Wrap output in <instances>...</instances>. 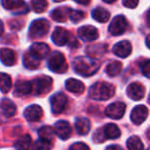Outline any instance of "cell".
Returning <instances> with one entry per match:
<instances>
[{"instance_id":"15","label":"cell","mask_w":150,"mask_h":150,"mask_svg":"<svg viewBox=\"0 0 150 150\" xmlns=\"http://www.w3.org/2000/svg\"><path fill=\"white\" fill-rule=\"evenodd\" d=\"M43 111L38 105H31L24 111V116L28 121H37L42 117Z\"/></svg>"},{"instance_id":"8","label":"cell","mask_w":150,"mask_h":150,"mask_svg":"<svg viewBox=\"0 0 150 150\" xmlns=\"http://www.w3.org/2000/svg\"><path fill=\"white\" fill-rule=\"evenodd\" d=\"M2 5L7 11H13L15 15L28 13V7L23 0H2Z\"/></svg>"},{"instance_id":"37","label":"cell","mask_w":150,"mask_h":150,"mask_svg":"<svg viewBox=\"0 0 150 150\" xmlns=\"http://www.w3.org/2000/svg\"><path fill=\"white\" fill-rule=\"evenodd\" d=\"M106 140L104 136V133H103V129H98V131L95 133V136H94V141L97 142V143H102Z\"/></svg>"},{"instance_id":"41","label":"cell","mask_w":150,"mask_h":150,"mask_svg":"<svg viewBox=\"0 0 150 150\" xmlns=\"http://www.w3.org/2000/svg\"><path fill=\"white\" fill-rule=\"evenodd\" d=\"M74 1H76L77 3H79V4H82V5H86L90 3L91 0H74Z\"/></svg>"},{"instance_id":"25","label":"cell","mask_w":150,"mask_h":150,"mask_svg":"<svg viewBox=\"0 0 150 150\" xmlns=\"http://www.w3.org/2000/svg\"><path fill=\"white\" fill-rule=\"evenodd\" d=\"M92 16L97 22H100V23H106L109 21V18H110V13L109 11H107L105 8L102 7H97L93 11Z\"/></svg>"},{"instance_id":"18","label":"cell","mask_w":150,"mask_h":150,"mask_svg":"<svg viewBox=\"0 0 150 150\" xmlns=\"http://www.w3.org/2000/svg\"><path fill=\"white\" fill-rule=\"evenodd\" d=\"M0 61L5 66H13L16 64V54L13 50L7 47H3L0 50Z\"/></svg>"},{"instance_id":"24","label":"cell","mask_w":150,"mask_h":150,"mask_svg":"<svg viewBox=\"0 0 150 150\" xmlns=\"http://www.w3.org/2000/svg\"><path fill=\"white\" fill-rule=\"evenodd\" d=\"M0 107L2 109V112L4 113V115L6 117H11L13 116L17 112V107H16L15 103L11 102L8 99H4L2 100L1 104H0Z\"/></svg>"},{"instance_id":"35","label":"cell","mask_w":150,"mask_h":150,"mask_svg":"<svg viewBox=\"0 0 150 150\" xmlns=\"http://www.w3.org/2000/svg\"><path fill=\"white\" fill-rule=\"evenodd\" d=\"M84 17H86V13H84L83 11H73V9H71L70 15H69V18H70V20L73 23H78V22H80L81 20H83Z\"/></svg>"},{"instance_id":"14","label":"cell","mask_w":150,"mask_h":150,"mask_svg":"<svg viewBox=\"0 0 150 150\" xmlns=\"http://www.w3.org/2000/svg\"><path fill=\"white\" fill-rule=\"evenodd\" d=\"M78 35L82 40L86 41H93L99 37V32L93 26H83L78 29Z\"/></svg>"},{"instance_id":"5","label":"cell","mask_w":150,"mask_h":150,"mask_svg":"<svg viewBox=\"0 0 150 150\" xmlns=\"http://www.w3.org/2000/svg\"><path fill=\"white\" fill-rule=\"evenodd\" d=\"M52 86V79L48 76H40L36 78L32 83V88L36 95H43L50 91Z\"/></svg>"},{"instance_id":"13","label":"cell","mask_w":150,"mask_h":150,"mask_svg":"<svg viewBox=\"0 0 150 150\" xmlns=\"http://www.w3.org/2000/svg\"><path fill=\"white\" fill-rule=\"evenodd\" d=\"M54 133L57 134L60 139L67 140L71 135V127L68 121L66 120H60L54 125Z\"/></svg>"},{"instance_id":"33","label":"cell","mask_w":150,"mask_h":150,"mask_svg":"<svg viewBox=\"0 0 150 150\" xmlns=\"http://www.w3.org/2000/svg\"><path fill=\"white\" fill-rule=\"evenodd\" d=\"M50 147H52V145L50 142L39 139L33 144L32 150H50Z\"/></svg>"},{"instance_id":"4","label":"cell","mask_w":150,"mask_h":150,"mask_svg":"<svg viewBox=\"0 0 150 150\" xmlns=\"http://www.w3.org/2000/svg\"><path fill=\"white\" fill-rule=\"evenodd\" d=\"M50 30V24L46 20H36L29 28V36L31 38L43 37Z\"/></svg>"},{"instance_id":"38","label":"cell","mask_w":150,"mask_h":150,"mask_svg":"<svg viewBox=\"0 0 150 150\" xmlns=\"http://www.w3.org/2000/svg\"><path fill=\"white\" fill-rule=\"evenodd\" d=\"M150 63L148 60H146L145 62L142 64L141 69H142V73L145 75L146 77H149V73H150Z\"/></svg>"},{"instance_id":"43","label":"cell","mask_w":150,"mask_h":150,"mask_svg":"<svg viewBox=\"0 0 150 150\" xmlns=\"http://www.w3.org/2000/svg\"><path fill=\"white\" fill-rule=\"evenodd\" d=\"M103 1H105L106 3H112L114 1H116V0H103Z\"/></svg>"},{"instance_id":"36","label":"cell","mask_w":150,"mask_h":150,"mask_svg":"<svg viewBox=\"0 0 150 150\" xmlns=\"http://www.w3.org/2000/svg\"><path fill=\"white\" fill-rule=\"evenodd\" d=\"M69 150H90V148L86 144L82 143V142H77V143H74L73 145H71Z\"/></svg>"},{"instance_id":"21","label":"cell","mask_w":150,"mask_h":150,"mask_svg":"<svg viewBox=\"0 0 150 150\" xmlns=\"http://www.w3.org/2000/svg\"><path fill=\"white\" fill-rule=\"evenodd\" d=\"M66 88L73 94H81L84 91V84L78 79L69 78L66 81Z\"/></svg>"},{"instance_id":"23","label":"cell","mask_w":150,"mask_h":150,"mask_svg":"<svg viewBox=\"0 0 150 150\" xmlns=\"http://www.w3.org/2000/svg\"><path fill=\"white\" fill-rule=\"evenodd\" d=\"M103 133H104L106 139L114 140L120 136V129L114 123H109V125H105V127L103 129Z\"/></svg>"},{"instance_id":"29","label":"cell","mask_w":150,"mask_h":150,"mask_svg":"<svg viewBox=\"0 0 150 150\" xmlns=\"http://www.w3.org/2000/svg\"><path fill=\"white\" fill-rule=\"evenodd\" d=\"M11 88V78L6 73H0V91L2 93L9 92Z\"/></svg>"},{"instance_id":"17","label":"cell","mask_w":150,"mask_h":150,"mask_svg":"<svg viewBox=\"0 0 150 150\" xmlns=\"http://www.w3.org/2000/svg\"><path fill=\"white\" fill-rule=\"evenodd\" d=\"M52 41L58 46H63L69 41V34L64 28H56L52 33Z\"/></svg>"},{"instance_id":"9","label":"cell","mask_w":150,"mask_h":150,"mask_svg":"<svg viewBox=\"0 0 150 150\" xmlns=\"http://www.w3.org/2000/svg\"><path fill=\"white\" fill-rule=\"evenodd\" d=\"M125 104L122 102H115L110 104L106 108V115L112 119H119L123 116L125 112Z\"/></svg>"},{"instance_id":"44","label":"cell","mask_w":150,"mask_h":150,"mask_svg":"<svg viewBox=\"0 0 150 150\" xmlns=\"http://www.w3.org/2000/svg\"><path fill=\"white\" fill-rule=\"evenodd\" d=\"M56 2H60V1H63V0H54Z\"/></svg>"},{"instance_id":"26","label":"cell","mask_w":150,"mask_h":150,"mask_svg":"<svg viewBox=\"0 0 150 150\" xmlns=\"http://www.w3.org/2000/svg\"><path fill=\"white\" fill-rule=\"evenodd\" d=\"M32 144V139L29 135H24L17 140L15 143V147L17 150H29Z\"/></svg>"},{"instance_id":"34","label":"cell","mask_w":150,"mask_h":150,"mask_svg":"<svg viewBox=\"0 0 150 150\" xmlns=\"http://www.w3.org/2000/svg\"><path fill=\"white\" fill-rule=\"evenodd\" d=\"M106 45H103V44H97V45H93V46H88V54L90 56L94 57L96 54V52H99V54H102L106 52Z\"/></svg>"},{"instance_id":"1","label":"cell","mask_w":150,"mask_h":150,"mask_svg":"<svg viewBox=\"0 0 150 150\" xmlns=\"http://www.w3.org/2000/svg\"><path fill=\"white\" fill-rule=\"evenodd\" d=\"M73 67L76 73L81 76H91L99 70L100 64L91 57H78L73 61Z\"/></svg>"},{"instance_id":"39","label":"cell","mask_w":150,"mask_h":150,"mask_svg":"<svg viewBox=\"0 0 150 150\" xmlns=\"http://www.w3.org/2000/svg\"><path fill=\"white\" fill-rule=\"evenodd\" d=\"M138 3H139V0H123V5L125 7H129V8L137 7Z\"/></svg>"},{"instance_id":"42","label":"cell","mask_w":150,"mask_h":150,"mask_svg":"<svg viewBox=\"0 0 150 150\" xmlns=\"http://www.w3.org/2000/svg\"><path fill=\"white\" fill-rule=\"evenodd\" d=\"M3 33V25H2V22L0 21V35H2Z\"/></svg>"},{"instance_id":"31","label":"cell","mask_w":150,"mask_h":150,"mask_svg":"<svg viewBox=\"0 0 150 150\" xmlns=\"http://www.w3.org/2000/svg\"><path fill=\"white\" fill-rule=\"evenodd\" d=\"M24 65H25L26 68L28 69H36L38 68V66H39V60H37V59H35L33 56H31V54L28 52V54H26L25 56H24Z\"/></svg>"},{"instance_id":"40","label":"cell","mask_w":150,"mask_h":150,"mask_svg":"<svg viewBox=\"0 0 150 150\" xmlns=\"http://www.w3.org/2000/svg\"><path fill=\"white\" fill-rule=\"evenodd\" d=\"M106 150H123V149L118 145H111V146H108V147L106 148Z\"/></svg>"},{"instance_id":"30","label":"cell","mask_w":150,"mask_h":150,"mask_svg":"<svg viewBox=\"0 0 150 150\" xmlns=\"http://www.w3.org/2000/svg\"><path fill=\"white\" fill-rule=\"evenodd\" d=\"M127 146L129 150H144V145L142 143L141 139L137 136L129 138L127 141Z\"/></svg>"},{"instance_id":"10","label":"cell","mask_w":150,"mask_h":150,"mask_svg":"<svg viewBox=\"0 0 150 150\" xmlns=\"http://www.w3.org/2000/svg\"><path fill=\"white\" fill-rule=\"evenodd\" d=\"M29 54L33 56L37 60H42L45 59L46 57L50 54V47L47 44L42 43V42H36V43L32 44L30 47Z\"/></svg>"},{"instance_id":"19","label":"cell","mask_w":150,"mask_h":150,"mask_svg":"<svg viewBox=\"0 0 150 150\" xmlns=\"http://www.w3.org/2000/svg\"><path fill=\"white\" fill-rule=\"evenodd\" d=\"M33 91L32 88V82L26 81V80H20L16 83L15 86V95L16 96H27L31 94Z\"/></svg>"},{"instance_id":"3","label":"cell","mask_w":150,"mask_h":150,"mask_svg":"<svg viewBox=\"0 0 150 150\" xmlns=\"http://www.w3.org/2000/svg\"><path fill=\"white\" fill-rule=\"evenodd\" d=\"M48 68L54 73H65L68 70V64L64 54L54 52L48 59Z\"/></svg>"},{"instance_id":"6","label":"cell","mask_w":150,"mask_h":150,"mask_svg":"<svg viewBox=\"0 0 150 150\" xmlns=\"http://www.w3.org/2000/svg\"><path fill=\"white\" fill-rule=\"evenodd\" d=\"M127 28V22L123 16H117L112 20L109 26V32L113 36L121 35L125 32Z\"/></svg>"},{"instance_id":"11","label":"cell","mask_w":150,"mask_h":150,"mask_svg":"<svg viewBox=\"0 0 150 150\" xmlns=\"http://www.w3.org/2000/svg\"><path fill=\"white\" fill-rule=\"evenodd\" d=\"M148 116V109L144 105H138L134 108L131 114V119L136 125H141L146 120Z\"/></svg>"},{"instance_id":"20","label":"cell","mask_w":150,"mask_h":150,"mask_svg":"<svg viewBox=\"0 0 150 150\" xmlns=\"http://www.w3.org/2000/svg\"><path fill=\"white\" fill-rule=\"evenodd\" d=\"M71 8L68 6H61L54 9L52 13V18L57 22H65L69 18Z\"/></svg>"},{"instance_id":"12","label":"cell","mask_w":150,"mask_h":150,"mask_svg":"<svg viewBox=\"0 0 150 150\" xmlns=\"http://www.w3.org/2000/svg\"><path fill=\"white\" fill-rule=\"evenodd\" d=\"M127 94L132 100L135 101H139L141 100L142 98L145 95V88L139 82H134V83H131L129 86H127Z\"/></svg>"},{"instance_id":"28","label":"cell","mask_w":150,"mask_h":150,"mask_svg":"<svg viewBox=\"0 0 150 150\" xmlns=\"http://www.w3.org/2000/svg\"><path fill=\"white\" fill-rule=\"evenodd\" d=\"M38 135H39V138L41 140H44V141H47L50 143L54 137V129L46 125V127H42L38 131Z\"/></svg>"},{"instance_id":"16","label":"cell","mask_w":150,"mask_h":150,"mask_svg":"<svg viewBox=\"0 0 150 150\" xmlns=\"http://www.w3.org/2000/svg\"><path fill=\"white\" fill-rule=\"evenodd\" d=\"M113 52L117 57L120 58H127L132 52V44L127 40H123L118 43H116L113 46Z\"/></svg>"},{"instance_id":"2","label":"cell","mask_w":150,"mask_h":150,"mask_svg":"<svg viewBox=\"0 0 150 150\" xmlns=\"http://www.w3.org/2000/svg\"><path fill=\"white\" fill-rule=\"evenodd\" d=\"M115 94V88L112 84L108 83V82H96L91 86L90 91H88V95L92 99L99 101H105L108 99L112 98Z\"/></svg>"},{"instance_id":"27","label":"cell","mask_w":150,"mask_h":150,"mask_svg":"<svg viewBox=\"0 0 150 150\" xmlns=\"http://www.w3.org/2000/svg\"><path fill=\"white\" fill-rule=\"evenodd\" d=\"M122 70V64L120 62H111L107 65L106 67V73L110 77L117 76Z\"/></svg>"},{"instance_id":"22","label":"cell","mask_w":150,"mask_h":150,"mask_svg":"<svg viewBox=\"0 0 150 150\" xmlns=\"http://www.w3.org/2000/svg\"><path fill=\"white\" fill-rule=\"evenodd\" d=\"M75 129L79 135H86L91 129V122L86 117H79L75 121Z\"/></svg>"},{"instance_id":"7","label":"cell","mask_w":150,"mask_h":150,"mask_svg":"<svg viewBox=\"0 0 150 150\" xmlns=\"http://www.w3.org/2000/svg\"><path fill=\"white\" fill-rule=\"evenodd\" d=\"M50 104H52V111L54 114L62 113L65 110L67 104H68V99L66 95L63 93H57L50 99Z\"/></svg>"},{"instance_id":"32","label":"cell","mask_w":150,"mask_h":150,"mask_svg":"<svg viewBox=\"0 0 150 150\" xmlns=\"http://www.w3.org/2000/svg\"><path fill=\"white\" fill-rule=\"evenodd\" d=\"M32 7L35 13H43L47 7V1L46 0H32Z\"/></svg>"}]
</instances>
